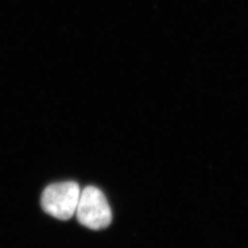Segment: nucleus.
<instances>
[{
    "label": "nucleus",
    "instance_id": "nucleus-1",
    "mask_svg": "<svg viewBox=\"0 0 248 248\" xmlns=\"http://www.w3.org/2000/svg\"><path fill=\"white\" fill-rule=\"evenodd\" d=\"M75 214L81 224L91 230L105 229L112 221L110 205L104 192L95 186L81 189Z\"/></svg>",
    "mask_w": 248,
    "mask_h": 248
},
{
    "label": "nucleus",
    "instance_id": "nucleus-2",
    "mask_svg": "<svg viewBox=\"0 0 248 248\" xmlns=\"http://www.w3.org/2000/svg\"><path fill=\"white\" fill-rule=\"evenodd\" d=\"M80 193L79 184L73 181L51 184L43 192L42 207L58 219H69L76 213Z\"/></svg>",
    "mask_w": 248,
    "mask_h": 248
}]
</instances>
